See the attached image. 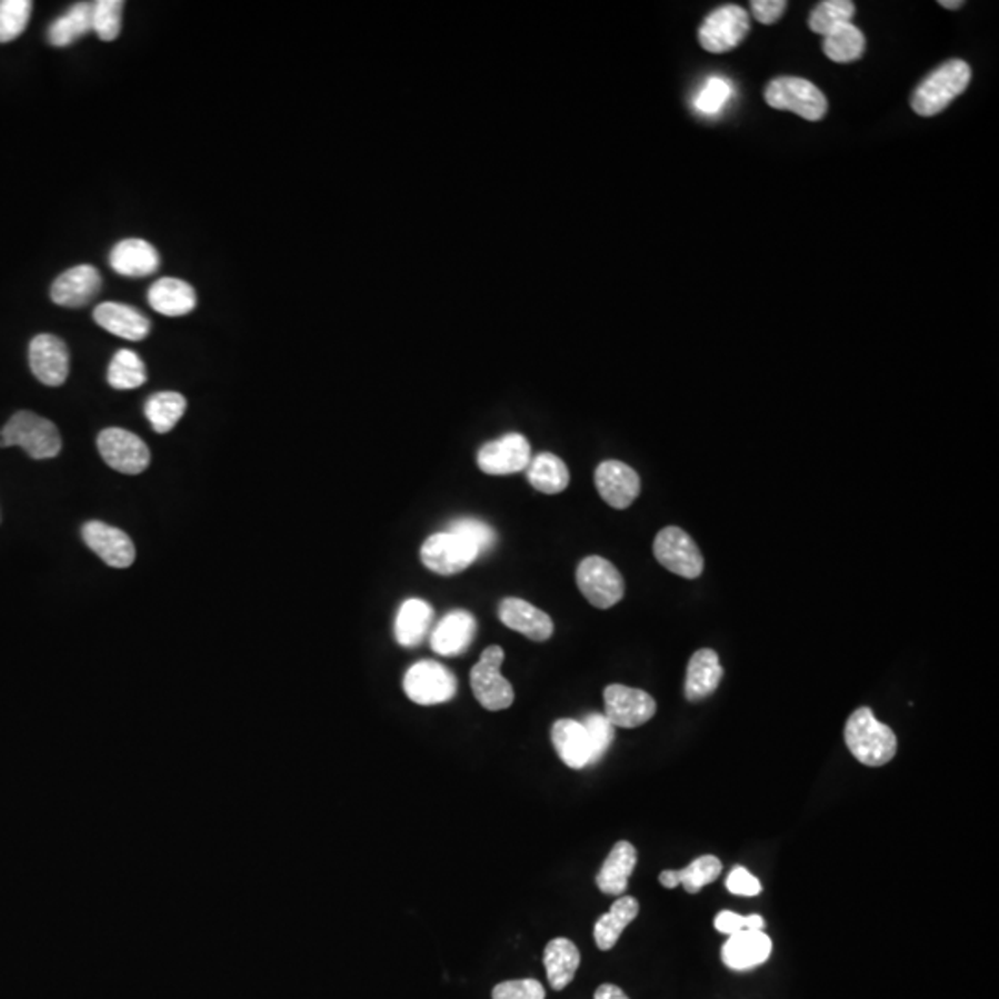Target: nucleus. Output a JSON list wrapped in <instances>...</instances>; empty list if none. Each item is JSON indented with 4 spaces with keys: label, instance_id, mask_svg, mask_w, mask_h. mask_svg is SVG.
I'll use <instances>...</instances> for the list:
<instances>
[{
    "label": "nucleus",
    "instance_id": "obj_23",
    "mask_svg": "<svg viewBox=\"0 0 999 999\" xmlns=\"http://www.w3.org/2000/svg\"><path fill=\"white\" fill-rule=\"evenodd\" d=\"M552 742L559 759L567 767L575 770L591 767V745L583 723L572 718H561L552 726Z\"/></svg>",
    "mask_w": 999,
    "mask_h": 999
},
{
    "label": "nucleus",
    "instance_id": "obj_9",
    "mask_svg": "<svg viewBox=\"0 0 999 999\" xmlns=\"http://www.w3.org/2000/svg\"><path fill=\"white\" fill-rule=\"evenodd\" d=\"M750 32V16L745 8L735 4L720 6L711 11L698 30L700 44L707 52L723 54L739 47Z\"/></svg>",
    "mask_w": 999,
    "mask_h": 999
},
{
    "label": "nucleus",
    "instance_id": "obj_11",
    "mask_svg": "<svg viewBox=\"0 0 999 999\" xmlns=\"http://www.w3.org/2000/svg\"><path fill=\"white\" fill-rule=\"evenodd\" d=\"M97 447L106 464L122 474H141L149 467V447L132 431L106 428L97 437Z\"/></svg>",
    "mask_w": 999,
    "mask_h": 999
},
{
    "label": "nucleus",
    "instance_id": "obj_6",
    "mask_svg": "<svg viewBox=\"0 0 999 999\" xmlns=\"http://www.w3.org/2000/svg\"><path fill=\"white\" fill-rule=\"evenodd\" d=\"M576 583L587 602L598 609H609L625 598V578L611 561L589 556L578 565Z\"/></svg>",
    "mask_w": 999,
    "mask_h": 999
},
{
    "label": "nucleus",
    "instance_id": "obj_43",
    "mask_svg": "<svg viewBox=\"0 0 999 999\" xmlns=\"http://www.w3.org/2000/svg\"><path fill=\"white\" fill-rule=\"evenodd\" d=\"M715 928L718 933L735 935L742 929H756L762 931L765 929V920L759 915H750V917H740L733 911H720L715 918Z\"/></svg>",
    "mask_w": 999,
    "mask_h": 999
},
{
    "label": "nucleus",
    "instance_id": "obj_47",
    "mask_svg": "<svg viewBox=\"0 0 999 999\" xmlns=\"http://www.w3.org/2000/svg\"><path fill=\"white\" fill-rule=\"evenodd\" d=\"M939 4L942 8H948V10H959V8L965 6V2L962 0H940Z\"/></svg>",
    "mask_w": 999,
    "mask_h": 999
},
{
    "label": "nucleus",
    "instance_id": "obj_21",
    "mask_svg": "<svg viewBox=\"0 0 999 999\" xmlns=\"http://www.w3.org/2000/svg\"><path fill=\"white\" fill-rule=\"evenodd\" d=\"M100 328L127 341H143L150 333V321L141 311L121 302H102L93 311Z\"/></svg>",
    "mask_w": 999,
    "mask_h": 999
},
{
    "label": "nucleus",
    "instance_id": "obj_10",
    "mask_svg": "<svg viewBox=\"0 0 999 999\" xmlns=\"http://www.w3.org/2000/svg\"><path fill=\"white\" fill-rule=\"evenodd\" d=\"M480 552L463 537L452 531H439L426 539L420 548V561L426 569L439 576H453L469 569Z\"/></svg>",
    "mask_w": 999,
    "mask_h": 999
},
{
    "label": "nucleus",
    "instance_id": "obj_39",
    "mask_svg": "<svg viewBox=\"0 0 999 999\" xmlns=\"http://www.w3.org/2000/svg\"><path fill=\"white\" fill-rule=\"evenodd\" d=\"M448 531L467 539L480 553L491 552L498 541L497 531L492 530L491 526L483 520L472 519V517L453 520L448 526Z\"/></svg>",
    "mask_w": 999,
    "mask_h": 999
},
{
    "label": "nucleus",
    "instance_id": "obj_38",
    "mask_svg": "<svg viewBox=\"0 0 999 999\" xmlns=\"http://www.w3.org/2000/svg\"><path fill=\"white\" fill-rule=\"evenodd\" d=\"M122 8L121 0H99L93 4V32L102 41H116L121 33Z\"/></svg>",
    "mask_w": 999,
    "mask_h": 999
},
{
    "label": "nucleus",
    "instance_id": "obj_2",
    "mask_svg": "<svg viewBox=\"0 0 999 999\" xmlns=\"http://www.w3.org/2000/svg\"><path fill=\"white\" fill-rule=\"evenodd\" d=\"M972 80V69L967 61L950 60L935 69L911 97L912 110L918 116L933 117L945 111L959 94L965 93Z\"/></svg>",
    "mask_w": 999,
    "mask_h": 999
},
{
    "label": "nucleus",
    "instance_id": "obj_34",
    "mask_svg": "<svg viewBox=\"0 0 999 999\" xmlns=\"http://www.w3.org/2000/svg\"><path fill=\"white\" fill-rule=\"evenodd\" d=\"M867 41L856 24H842L823 36V54L837 63H850L865 54Z\"/></svg>",
    "mask_w": 999,
    "mask_h": 999
},
{
    "label": "nucleus",
    "instance_id": "obj_19",
    "mask_svg": "<svg viewBox=\"0 0 999 999\" xmlns=\"http://www.w3.org/2000/svg\"><path fill=\"white\" fill-rule=\"evenodd\" d=\"M772 956V940L765 931L742 929L739 933L729 935L722 946V961L735 972H746L761 967Z\"/></svg>",
    "mask_w": 999,
    "mask_h": 999
},
{
    "label": "nucleus",
    "instance_id": "obj_36",
    "mask_svg": "<svg viewBox=\"0 0 999 999\" xmlns=\"http://www.w3.org/2000/svg\"><path fill=\"white\" fill-rule=\"evenodd\" d=\"M856 16V4L851 0H823L812 8L809 16V28L820 36H828L835 28L851 22Z\"/></svg>",
    "mask_w": 999,
    "mask_h": 999
},
{
    "label": "nucleus",
    "instance_id": "obj_13",
    "mask_svg": "<svg viewBox=\"0 0 999 999\" xmlns=\"http://www.w3.org/2000/svg\"><path fill=\"white\" fill-rule=\"evenodd\" d=\"M476 461H478L481 472H486V474H517V472L528 469V464H530V442L520 433H508L500 439L486 442L478 450Z\"/></svg>",
    "mask_w": 999,
    "mask_h": 999
},
{
    "label": "nucleus",
    "instance_id": "obj_14",
    "mask_svg": "<svg viewBox=\"0 0 999 999\" xmlns=\"http://www.w3.org/2000/svg\"><path fill=\"white\" fill-rule=\"evenodd\" d=\"M28 361L33 376L49 387H60L69 376V348L60 337L39 333L28 347Z\"/></svg>",
    "mask_w": 999,
    "mask_h": 999
},
{
    "label": "nucleus",
    "instance_id": "obj_46",
    "mask_svg": "<svg viewBox=\"0 0 999 999\" xmlns=\"http://www.w3.org/2000/svg\"><path fill=\"white\" fill-rule=\"evenodd\" d=\"M595 999H630L628 995H626L625 990L617 987V985H602V987H598L597 992H595Z\"/></svg>",
    "mask_w": 999,
    "mask_h": 999
},
{
    "label": "nucleus",
    "instance_id": "obj_28",
    "mask_svg": "<svg viewBox=\"0 0 999 999\" xmlns=\"http://www.w3.org/2000/svg\"><path fill=\"white\" fill-rule=\"evenodd\" d=\"M580 950L569 939H553L545 948L542 962L547 968L548 983L553 990H563L572 983L580 968Z\"/></svg>",
    "mask_w": 999,
    "mask_h": 999
},
{
    "label": "nucleus",
    "instance_id": "obj_35",
    "mask_svg": "<svg viewBox=\"0 0 999 999\" xmlns=\"http://www.w3.org/2000/svg\"><path fill=\"white\" fill-rule=\"evenodd\" d=\"M147 369L143 359L132 350H119L108 367V383L117 391H130L144 386Z\"/></svg>",
    "mask_w": 999,
    "mask_h": 999
},
{
    "label": "nucleus",
    "instance_id": "obj_1",
    "mask_svg": "<svg viewBox=\"0 0 999 999\" xmlns=\"http://www.w3.org/2000/svg\"><path fill=\"white\" fill-rule=\"evenodd\" d=\"M845 740L851 756L867 767H883L895 759L898 751L895 731L887 723L879 722L870 707H859L848 718Z\"/></svg>",
    "mask_w": 999,
    "mask_h": 999
},
{
    "label": "nucleus",
    "instance_id": "obj_40",
    "mask_svg": "<svg viewBox=\"0 0 999 999\" xmlns=\"http://www.w3.org/2000/svg\"><path fill=\"white\" fill-rule=\"evenodd\" d=\"M587 735H589V745H591V765L602 761L603 756L608 753L609 748L615 740V726L609 722L606 715L600 712H591L583 718Z\"/></svg>",
    "mask_w": 999,
    "mask_h": 999
},
{
    "label": "nucleus",
    "instance_id": "obj_7",
    "mask_svg": "<svg viewBox=\"0 0 999 999\" xmlns=\"http://www.w3.org/2000/svg\"><path fill=\"white\" fill-rule=\"evenodd\" d=\"M403 690L409 700L419 706H439L456 696L458 679L444 665L424 659L408 668L403 676Z\"/></svg>",
    "mask_w": 999,
    "mask_h": 999
},
{
    "label": "nucleus",
    "instance_id": "obj_41",
    "mask_svg": "<svg viewBox=\"0 0 999 999\" xmlns=\"http://www.w3.org/2000/svg\"><path fill=\"white\" fill-rule=\"evenodd\" d=\"M731 97H733V89L729 86L728 80L711 78L700 89V93L696 94V111H700L701 116H717L718 111L728 104Z\"/></svg>",
    "mask_w": 999,
    "mask_h": 999
},
{
    "label": "nucleus",
    "instance_id": "obj_15",
    "mask_svg": "<svg viewBox=\"0 0 999 999\" xmlns=\"http://www.w3.org/2000/svg\"><path fill=\"white\" fill-rule=\"evenodd\" d=\"M595 483L603 502L615 509H628L641 492V478L630 464L608 459L598 464Z\"/></svg>",
    "mask_w": 999,
    "mask_h": 999
},
{
    "label": "nucleus",
    "instance_id": "obj_42",
    "mask_svg": "<svg viewBox=\"0 0 999 999\" xmlns=\"http://www.w3.org/2000/svg\"><path fill=\"white\" fill-rule=\"evenodd\" d=\"M492 999H547V992L537 979H515L497 985Z\"/></svg>",
    "mask_w": 999,
    "mask_h": 999
},
{
    "label": "nucleus",
    "instance_id": "obj_12",
    "mask_svg": "<svg viewBox=\"0 0 999 999\" xmlns=\"http://www.w3.org/2000/svg\"><path fill=\"white\" fill-rule=\"evenodd\" d=\"M603 703H606V717L615 728H639L648 720H652L658 711L652 696L641 689H631L626 685H609L603 690Z\"/></svg>",
    "mask_w": 999,
    "mask_h": 999
},
{
    "label": "nucleus",
    "instance_id": "obj_31",
    "mask_svg": "<svg viewBox=\"0 0 999 999\" xmlns=\"http://www.w3.org/2000/svg\"><path fill=\"white\" fill-rule=\"evenodd\" d=\"M526 474L531 487L545 494H559L570 483L569 467L556 453H537L536 458H531Z\"/></svg>",
    "mask_w": 999,
    "mask_h": 999
},
{
    "label": "nucleus",
    "instance_id": "obj_3",
    "mask_svg": "<svg viewBox=\"0 0 999 999\" xmlns=\"http://www.w3.org/2000/svg\"><path fill=\"white\" fill-rule=\"evenodd\" d=\"M21 447L32 459L56 458L61 436L54 422L30 411L13 414L0 430V448Z\"/></svg>",
    "mask_w": 999,
    "mask_h": 999
},
{
    "label": "nucleus",
    "instance_id": "obj_30",
    "mask_svg": "<svg viewBox=\"0 0 999 999\" xmlns=\"http://www.w3.org/2000/svg\"><path fill=\"white\" fill-rule=\"evenodd\" d=\"M722 873V862L715 856H701L690 862L683 870H665L659 876V883L667 889H676L683 885L689 895H698L706 885L717 881Z\"/></svg>",
    "mask_w": 999,
    "mask_h": 999
},
{
    "label": "nucleus",
    "instance_id": "obj_33",
    "mask_svg": "<svg viewBox=\"0 0 999 999\" xmlns=\"http://www.w3.org/2000/svg\"><path fill=\"white\" fill-rule=\"evenodd\" d=\"M188 409V400L174 391L156 392L144 402V417L156 433H169L182 419Z\"/></svg>",
    "mask_w": 999,
    "mask_h": 999
},
{
    "label": "nucleus",
    "instance_id": "obj_20",
    "mask_svg": "<svg viewBox=\"0 0 999 999\" xmlns=\"http://www.w3.org/2000/svg\"><path fill=\"white\" fill-rule=\"evenodd\" d=\"M498 619L530 641L545 642L553 633L552 619L522 598H503L498 606Z\"/></svg>",
    "mask_w": 999,
    "mask_h": 999
},
{
    "label": "nucleus",
    "instance_id": "obj_45",
    "mask_svg": "<svg viewBox=\"0 0 999 999\" xmlns=\"http://www.w3.org/2000/svg\"><path fill=\"white\" fill-rule=\"evenodd\" d=\"M787 6L789 4L785 0H753L750 8L757 22L773 24V22H778L783 17Z\"/></svg>",
    "mask_w": 999,
    "mask_h": 999
},
{
    "label": "nucleus",
    "instance_id": "obj_26",
    "mask_svg": "<svg viewBox=\"0 0 999 999\" xmlns=\"http://www.w3.org/2000/svg\"><path fill=\"white\" fill-rule=\"evenodd\" d=\"M637 867V850L628 840H620L613 846L608 859L597 876L598 889L603 895L625 896L631 873Z\"/></svg>",
    "mask_w": 999,
    "mask_h": 999
},
{
    "label": "nucleus",
    "instance_id": "obj_5",
    "mask_svg": "<svg viewBox=\"0 0 999 999\" xmlns=\"http://www.w3.org/2000/svg\"><path fill=\"white\" fill-rule=\"evenodd\" d=\"M506 653L502 647L487 648L481 653L480 661L470 670V687L476 700L487 711H503L515 701L513 685L502 676V663Z\"/></svg>",
    "mask_w": 999,
    "mask_h": 999
},
{
    "label": "nucleus",
    "instance_id": "obj_8",
    "mask_svg": "<svg viewBox=\"0 0 999 999\" xmlns=\"http://www.w3.org/2000/svg\"><path fill=\"white\" fill-rule=\"evenodd\" d=\"M653 556L668 572L687 580L700 578L706 567L695 539L678 526H668L659 531L653 541Z\"/></svg>",
    "mask_w": 999,
    "mask_h": 999
},
{
    "label": "nucleus",
    "instance_id": "obj_29",
    "mask_svg": "<svg viewBox=\"0 0 999 999\" xmlns=\"http://www.w3.org/2000/svg\"><path fill=\"white\" fill-rule=\"evenodd\" d=\"M637 915L639 901L631 896H619V900L615 901L609 912L598 918V922L595 923V942L598 950H613L625 929L636 920Z\"/></svg>",
    "mask_w": 999,
    "mask_h": 999
},
{
    "label": "nucleus",
    "instance_id": "obj_22",
    "mask_svg": "<svg viewBox=\"0 0 999 999\" xmlns=\"http://www.w3.org/2000/svg\"><path fill=\"white\" fill-rule=\"evenodd\" d=\"M110 267L121 277H150L160 269V254L149 241L124 239L111 250Z\"/></svg>",
    "mask_w": 999,
    "mask_h": 999
},
{
    "label": "nucleus",
    "instance_id": "obj_25",
    "mask_svg": "<svg viewBox=\"0 0 999 999\" xmlns=\"http://www.w3.org/2000/svg\"><path fill=\"white\" fill-rule=\"evenodd\" d=\"M723 668L718 653L711 648H703L690 658L685 679V698L689 701L706 700L718 689L722 681Z\"/></svg>",
    "mask_w": 999,
    "mask_h": 999
},
{
    "label": "nucleus",
    "instance_id": "obj_16",
    "mask_svg": "<svg viewBox=\"0 0 999 999\" xmlns=\"http://www.w3.org/2000/svg\"><path fill=\"white\" fill-rule=\"evenodd\" d=\"M86 545L113 569H128L136 561V547L132 539L113 526L100 520H91L82 526Z\"/></svg>",
    "mask_w": 999,
    "mask_h": 999
},
{
    "label": "nucleus",
    "instance_id": "obj_17",
    "mask_svg": "<svg viewBox=\"0 0 999 999\" xmlns=\"http://www.w3.org/2000/svg\"><path fill=\"white\" fill-rule=\"evenodd\" d=\"M100 272L93 266H77L61 272L50 288V299L63 308H83L99 297Z\"/></svg>",
    "mask_w": 999,
    "mask_h": 999
},
{
    "label": "nucleus",
    "instance_id": "obj_4",
    "mask_svg": "<svg viewBox=\"0 0 999 999\" xmlns=\"http://www.w3.org/2000/svg\"><path fill=\"white\" fill-rule=\"evenodd\" d=\"M765 100L770 108L790 111L807 121H820L828 113L826 94L803 78H776L765 89Z\"/></svg>",
    "mask_w": 999,
    "mask_h": 999
},
{
    "label": "nucleus",
    "instance_id": "obj_24",
    "mask_svg": "<svg viewBox=\"0 0 999 999\" xmlns=\"http://www.w3.org/2000/svg\"><path fill=\"white\" fill-rule=\"evenodd\" d=\"M433 608L420 598H409L398 609L394 619V639L403 648L419 647L431 633Z\"/></svg>",
    "mask_w": 999,
    "mask_h": 999
},
{
    "label": "nucleus",
    "instance_id": "obj_44",
    "mask_svg": "<svg viewBox=\"0 0 999 999\" xmlns=\"http://www.w3.org/2000/svg\"><path fill=\"white\" fill-rule=\"evenodd\" d=\"M726 887H728L731 895L746 896V898L761 895L762 890L761 881L753 873L748 872L745 867H735L729 872L728 879H726Z\"/></svg>",
    "mask_w": 999,
    "mask_h": 999
},
{
    "label": "nucleus",
    "instance_id": "obj_27",
    "mask_svg": "<svg viewBox=\"0 0 999 999\" xmlns=\"http://www.w3.org/2000/svg\"><path fill=\"white\" fill-rule=\"evenodd\" d=\"M149 304L160 316H189L197 308L193 286L178 278H161L150 288Z\"/></svg>",
    "mask_w": 999,
    "mask_h": 999
},
{
    "label": "nucleus",
    "instance_id": "obj_18",
    "mask_svg": "<svg viewBox=\"0 0 999 999\" xmlns=\"http://www.w3.org/2000/svg\"><path fill=\"white\" fill-rule=\"evenodd\" d=\"M478 622L474 615L464 609H453L444 615L430 633V647L442 658H453L467 652L474 641Z\"/></svg>",
    "mask_w": 999,
    "mask_h": 999
},
{
    "label": "nucleus",
    "instance_id": "obj_32",
    "mask_svg": "<svg viewBox=\"0 0 999 999\" xmlns=\"http://www.w3.org/2000/svg\"><path fill=\"white\" fill-rule=\"evenodd\" d=\"M93 30V4L80 2L72 6L71 10L56 19L49 27V43L58 49L77 43L78 39Z\"/></svg>",
    "mask_w": 999,
    "mask_h": 999
},
{
    "label": "nucleus",
    "instance_id": "obj_37",
    "mask_svg": "<svg viewBox=\"0 0 999 999\" xmlns=\"http://www.w3.org/2000/svg\"><path fill=\"white\" fill-rule=\"evenodd\" d=\"M30 0H0V43L19 38L32 16Z\"/></svg>",
    "mask_w": 999,
    "mask_h": 999
}]
</instances>
